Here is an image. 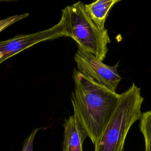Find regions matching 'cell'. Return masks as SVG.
<instances>
[{"instance_id": "cell-1", "label": "cell", "mask_w": 151, "mask_h": 151, "mask_svg": "<svg viewBox=\"0 0 151 151\" xmlns=\"http://www.w3.org/2000/svg\"><path fill=\"white\" fill-rule=\"evenodd\" d=\"M71 94L74 114L95 145L110 119L120 94L97 83L74 68Z\"/></svg>"}, {"instance_id": "cell-8", "label": "cell", "mask_w": 151, "mask_h": 151, "mask_svg": "<svg viewBox=\"0 0 151 151\" xmlns=\"http://www.w3.org/2000/svg\"><path fill=\"white\" fill-rule=\"evenodd\" d=\"M139 128L145 140V151H151V110L142 114Z\"/></svg>"}, {"instance_id": "cell-4", "label": "cell", "mask_w": 151, "mask_h": 151, "mask_svg": "<svg viewBox=\"0 0 151 151\" xmlns=\"http://www.w3.org/2000/svg\"><path fill=\"white\" fill-rule=\"evenodd\" d=\"M74 59L78 71L107 88L116 91L122 80L117 71L119 62L113 66L106 65L92 54L78 47Z\"/></svg>"}, {"instance_id": "cell-10", "label": "cell", "mask_w": 151, "mask_h": 151, "mask_svg": "<svg viewBox=\"0 0 151 151\" xmlns=\"http://www.w3.org/2000/svg\"><path fill=\"white\" fill-rule=\"evenodd\" d=\"M40 129V128H35L31 132L30 134L25 139L22 149L21 151H32L33 150V142L36 135L37 132Z\"/></svg>"}, {"instance_id": "cell-3", "label": "cell", "mask_w": 151, "mask_h": 151, "mask_svg": "<svg viewBox=\"0 0 151 151\" xmlns=\"http://www.w3.org/2000/svg\"><path fill=\"white\" fill-rule=\"evenodd\" d=\"M61 19L65 25L66 37L74 40L77 47L104 61L108 52L107 45L111 42L108 31L100 29L94 24L83 2L78 1L66 6L62 10Z\"/></svg>"}, {"instance_id": "cell-9", "label": "cell", "mask_w": 151, "mask_h": 151, "mask_svg": "<svg viewBox=\"0 0 151 151\" xmlns=\"http://www.w3.org/2000/svg\"><path fill=\"white\" fill-rule=\"evenodd\" d=\"M28 15H29L28 13H24L22 14L14 15L0 20V32L2 31L4 29H5V28H6L7 27L11 25L12 24H14L15 22L22 19H24L27 17Z\"/></svg>"}, {"instance_id": "cell-6", "label": "cell", "mask_w": 151, "mask_h": 151, "mask_svg": "<svg viewBox=\"0 0 151 151\" xmlns=\"http://www.w3.org/2000/svg\"><path fill=\"white\" fill-rule=\"evenodd\" d=\"M62 151H83V144L87 134L77 117L73 114L65 120Z\"/></svg>"}, {"instance_id": "cell-2", "label": "cell", "mask_w": 151, "mask_h": 151, "mask_svg": "<svg viewBox=\"0 0 151 151\" xmlns=\"http://www.w3.org/2000/svg\"><path fill=\"white\" fill-rule=\"evenodd\" d=\"M143 101L140 88L134 83L120 94L116 109L94 145V151H123L130 127L142 114Z\"/></svg>"}, {"instance_id": "cell-7", "label": "cell", "mask_w": 151, "mask_h": 151, "mask_svg": "<svg viewBox=\"0 0 151 151\" xmlns=\"http://www.w3.org/2000/svg\"><path fill=\"white\" fill-rule=\"evenodd\" d=\"M120 0H97L84 4L85 10L91 20L100 29H104L106 20L111 8Z\"/></svg>"}, {"instance_id": "cell-5", "label": "cell", "mask_w": 151, "mask_h": 151, "mask_svg": "<svg viewBox=\"0 0 151 151\" xmlns=\"http://www.w3.org/2000/svg\"><path fill=\"white\" fill-rule=\"evenodd\" d=\"M61 37H66V31L63 21L60 19L57 24L49 28L34 33L17 35L11 39L0 41V64L36 44Z\"/></svg>"}]
</instances>
